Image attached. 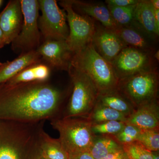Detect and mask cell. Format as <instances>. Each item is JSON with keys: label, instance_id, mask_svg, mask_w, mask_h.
<instances>
[{"label": "cell", "instance_id": "1", "mask_svg": "<svg viewBox=\"0 0 159 159\" xmlns=\"http://www.w3.org/2000/svg\"><path fill=\"white\" fill-rule=\"evenodd\" d=\"M64 93L46 81L0 84V121L31 122L60 118Z\"/></svg>", "mask_w": 159, "mask_h": 159}, {"label": "cell", "instance_id": "2", "mask_svg": "<svg viewBox=\"0 0 159 159\" xmlns=\"http://www.w3.org/2000/svg\"><path fill=\"white\" fill-rule=\"evenodd\" d=\"M45 121H0V159H39Z\"/></svg>", "mask_w": 159, "mask_h": 159}, {"label": "cell", "instance_id": "3", "mask_svg": "<svg viewBox=\"0 0 159 159\" xmlns=\"http://www.w3.org/2000/svg\"><path fill=\"white\" fill-rule=\"evenodd\" d=\"M70 65L90 78L99 94L118 90L119 80L112 66L97 53L92 43L74 54Z\"/></svg>", "mask_w": 159, "mask_h": 159}, {"label": "cell", "instance_id": "4", "mask_svg": "<svg viewBox=\"0 0 159 159\" xmlns=\"http://www.w3.org/2000/svg\"><path fill=\"white\" fill-rule=\"evenodd\" d=\"M51 124L59 133L60 141L69 155L89 152L96 135L87 117H61L51 120Z\"/></svg>", "mask_w": 159, "mask_h": 159}, {"label": "cell", "instance_id": "5", "mask_svg": "<svg viewBox=\"0 0 159 159\" xmlns=\"http://www.w3.org/2000/svg\"><path fill=\"white\" fill-rule=\"evenodd\" d=\"M68 72L73 90L62 117H87L97 104L98 91L90 78L83 72L71 65Z\"/></svg>", "mask_w": 159, "mask_h": 159}, {"label": "cell", "instance_id": "6", "mask_svg": "<svg viewBox=\"0 0 159 159\" xmlns=\"http://www.w3.org/2000/svg\"><path fill=\"white\" fill-rule=\"evenodd\" d=\"M158 85L156 68L119 80L118 90L136 108L157 99Z\"/></svg>", "mask_w": 159, "mask_h": 159}, {"label": "cell", "instance_id": "7", "mask_svg": "<svg viewBox=\"0 0 159 159\" xmlns=\"http://www.w3.org/2000/svg\"><path fill=\"white\" fill-rule=\"evenodd\" d=\"M23 22L19 34L12 41V49L21 54L36 51L40 46L38 27L39 4L36 0H21Z\"/></svg>", "mask_w": 159, "mask_h": 159}, {"label": "cell", "instance_id": "8", "mask_svg": "<svg viewBox=\"0 0 159 159\" xmlns=\"http://www.w3.org/2000/svg\"><path fill=\"white\" fill-rule=\"evenodd\" d=\"M65 11L69 34L66 42L74 54L90 43L95 33L96 22L91 17L80 14L73 9L70 1L60 2Z\"/></svg>", "mask_w": 159, "mask_h": 159}, {"label": "cell", "instance_id": "9", "mask_svg": "<svg viewBox=\"0 0 159 159\" xmlns=\"http://www.w3.org/2000/svg\"><path fill=\"white\" fill-rule=\"evenodd\" d=\"M38 2L42 12L38 18L39 29L45 40H66L69 29L65 11L59 8L55 0Z\"/></svg>", "mask_w": 159, "mask_h": 159}, {"label": "cell", "instance_id": "10", "mask_svg": "<svg viewBox=\"0 0 159 159\" xmlns=\"http://www.w3.org/2000/svg\"><path fill=\"white\" fill-rule=\"evenodd\" d=\"M153 54L127 47L111 62L119 80L157 68Z\"/></svg>", "mask_w": 159, "mask_h": 159}, {"label": "cell", "instance_id": "11", "mask_svg": "<svg viewBox=\"0 0 159 159\" xmlns=\"http://www.w3.org/2000/svg\"><path fill=\"white\" fill-rule=\"evenodd\" d=\"M37 51L49 67L68 71L74 54L66 40H46L40 45Z\"/></svg>", "mask_w": 159, "mask_h": 159}, {"label": "cell", "instance_id": "12", "mask_svg": "<svg viewBox=\"0 0 159 159\" xmlns=\"http://www.w3.org/2000/svg\"><path fill=\"white\" fill-rule=\"evenodd\" d=\"M91 43L97 53L110 63L127 47L113 31L97 24Z\"/></svg>", "mask_w": 159, "mask_h": 159}, {"label": "cell", "instance_id": "13", "mask_svg": "<svg viewBox=\"0 0 159 159\" xmlns=\"http://www.w3.org/2000/svg\"><path fill=\"white\" fill-rule=\"evenodd\" d=\"M23 22L21 1H9L0 13V28L2 31L5 45L12 43L17 37Z\"/></svg>", "mask_w": 159, "mask_h": 159}, {"label": "cell", "instance_id": "14", "mask_svg": "<svg viewBox=\"0 0 159 159\" xmlns=\"http://www.w3.org/2000/svg\"><path fill=\"white\" fill-rule=\"evenodd\" d=\"M125 123L142 129H159V106L157 99L135 108L127 117Z\"/></svg>", "mask_w": 159, "mask_h": 159}, {"label": "cell", "instance_id": "15", "mask_svg": "<svg viewBox=\"0 0 159 159\" xmlns=\"http://www.w3.org/2000/svg\"><path fill=\"white\" fill-rule=\"evenodd\" d=\"M70 2L77 13L91 17L107 29L114 30L119 27L114 20L106 4L77 0H71Z\"/></svg>", "mask_w": 159, "mask_h": 159}, {"label": "cell", "instance_id": "16", "mask_svg": "<svg viewBox=\"0 0 159 159\" xmlns=\"http://www.w3.org/2000/svg\"><path fill=\"white\" fill-rule=\"evenodd\" d=\"M127 47L153 54L155 52L152 38L145 32L129 27L119 26L112 30Z\"/></svg>", "mask_w": 159, "mask_h": 159}, {"label": "cell", "instance_id": "17", "mask_svg": "<svg viewBox=\"0 0 159 159\" xmlns=\"http://www.w3.org/2000/svg\"><path fill=\"white\" fill-rule=\"evenodd\" d=\"M41 57L36 51L21 54L11 61L0 65V84L6 82L24 69L40 62Z\"/></svg>", "mask_w": 159, "mask_h": 159}, {"label": "cell", "instance_id": "18", "mask_svg": "<svg viewBox=\"0 0 159 159\" xmlns=\"http://www.w3.org/2000/svg\"><path fill=\"white\" fill-rule=\"evenodd\" d=\"M134 19L143 32L154 39L158 37L159 29L157 27L154 8L150 1L139 0L135 8Z\"/></svg>", "mask_w": 159, "mask_h": 159}, {"label": "cell", "instance_id": "19", "mask_svg": "<svg viewBox=\"0 0 159 159\" xmlns=\"http://www.w3.org/2000/svg\"><path fill=\"white\" fill-rule=\"evenodd\" d=\"M50 75V67L45 64L33 65L24 69L8 81L4 83L8 85L48 80Z\"/></svg>", "mask_w": 159, "mask_h": 159}, {"label": "cell", "instance_id": "20", "mask_svg": "<svg viewBox=\"0 0 159 159\" xmlns=\"http://www.w3.org/2000/svg\"><path fill=\"white\" fill-rule=\"evenodd\" d=\"M97 103L129 116L135 109L128 99L118 91L99 94Z\"/></svg>", "mask_w": 159, "mask_h": 159}, {"label": "cell", "instance_id": "21", "mask_svg": "<svg viewBox=\"0 0 159 159\" xmlns=\"http://www.w3.org/2000/svg\"><path fill=\"white\" fill-rule=\"evenodd\" d=\"M122 148V145L112 137L96 135L89 152L94 159H102L110 153Z\"/></svg>", "mask_w": 159, "mask_h": 159}, {"label": "cell", "instance_id": "22", "mask_svg": "<svg viewBox=\"0 0 159 159\" xmlns=\"http://www.w3.org/2000/svg\"><path fill=\"white\" fill-rule=\"evenodd\" d=\"M42 156L49 159H69V155L59 139H54L45 132L41 145Z\"/></svg>", "mask_w": 159, "mask_h": 159}, {"label": "cell", "instance_id": "23", "mask_svg": "<svg viewBox=\"0 0 159 159\" xmlns=\"http://www.w3.org/2000/svg\"><path fill=\"white\" fill-rule=\"evenodd\" d=\"M128 116L107 107L97 103L87 117L92 124L111 121L125 122Z\"/></svg>", "mask_w": 159, "mask_h": 159}, {"label": "cell", "instance_id": "24", "mask_svg": "<svg viewBox=\"0 0 159 159\" xmlns=\"http://www.w3.org/2000/svg\"><path fill=\"white\" fill-rule=\"evenodd\" d=\"M136 5L124 7L108 5L107 6L114 20L118 26L133 28L142 31L135 21L134 10Z\"/></svg>", "mask_w": 159, "mask_h": 159}, {"label": "cell", "instance_id": "25", "mask_svg": "<svg viewBox=\"0 0 159 159\" xmlns=\"http://www.w3.org/2000/svg\"><path fill=\"white\" fill-rule=\"evenodd\" d=\"M125 125L122 121H107L92 124L91 129L95 135L112 136L120 132Z\"/></svg>", "mask_w": 159, "mask_h": 159}, {"label": "cell", "instance_id": "26", "mask_svg": "<svg viewBox=\"0 0 159 159\" xmlns=\"http://www.w3.org/2000/svg\"><path fill=\"white\" fill-rule=\"evenodd\" d=\"M137 141L152 152H159V129H142Z\"/></svg>", "mask_w": 159, "mask_h": 159}, {"label": "cell", "instance_id": "27", "mask_svg": "<svg viewBox=\"0 0 159 159\" xmlns=\"http://www.w3.org/2000/svg\"><path fill=\"white\" fill-rule=\"evenodd\" d=\"M122 147L129 159H153V152L138 141L122 145Z\"/></svg>", "mask_w": 159, "mask_h": 159}, {"label": "cell", "instance_id": "28", "mask_svg": "<svg viewBox=\"0 0 159 159\" xmlns=\"http://www.w3.org/2000/svg\"><path fill=\"white\" fill-rule=\"evenodd\" d=\"M142 129L133 125L125 124L120 132L110 136L121 145L129 144L137 141Z\"/></svg>", "mask_w": 159, "mask_h": 159}, {"label": "cell", "instance_id": "29", "mask_svg": "<svg viewBox=\"0 0 159 159\" xmlns=\"http://www.w3.org/2000/svg\"><path fill=\"white\" fill-rule=\"evenodd\" d=\"M139 2V0H106L105 2L108 6L124 7L136 5Z\"/></svg>", "mask_w": 159, "mask_h": 159}, {"label": "cell", "instance_id": "30", "mask_svg": "<svg viewBox=\"0 0 159 159\" xmlns=\"http://www.w3.org/2000/svg\"><path fill=\"white\" fill-rule=\"evenodd\" d=\"M102 159H129L123 148H121L107 155Z\"/></svg>", "mask_w": 159, "mask_h": 159}, {"label": "cell", "instance_id": "31", "mask_svg": "<svg viewBox=\"0 0 159 159\" xmlns=\"http://www.w3.org/2000/svg\"><path fill=\"white\" fill-rule=\"evenodd\" d=\"M69 159H94L89 152L69 155Z\"/></svg>", "mask_w": 159, "mask_h": 159}, {"label": "cell", "instance_id": "32", "mask_svg": "<svg viewBox=\"0 0 159 159\" xmlns=\"http://www.w3.org/2000/svg\"><path fill=\"white\" fill-rule=\"evenodd\" d=\"M154 12L155 19L157 27L159 29V10L154 8Z\"/></svg>", "mask_w": 159, "mask_h": 159}, {"label": "cell", "instance_id": "33", "mask_svg": "<svg viewBox=\"0 0 159 159\" xmlns=\"http://www.w3.org/2000/svg\"><path fill=\"white\" fill-rule=\"evenodd\" d=\"M5 45L4 43V36H3L2 31L0 28V48H2Z\"/></svg>", "mask_w": 159, "mask_h": 159}, {"label": "cell", "instance_id": "34", "mask_svg": "<svg viewBox=\"0 0 159 159\" xmlns=\"http://www.w3.org/2000/svg\"><path fill=\"white\" fill-rule=\"evenodd\" d=\"M152 5L155 9L159 10V0H150Z\"/></svg>", "mask_w": 159, "mask_h": 159}, {"label": "cell", "instance_id": "35", "mask_svg": "<svg viewBox=\"0 0 159 159\" xmlns=\"http://www.w3.org/2000/svg\"><path fill=\"white\" fill-rule=\"evenodd\" d=\"M153 57L155 59L158 61L159 59V50L155 51L153 54Z\"/></svg>", "mask_w": 159, "mask_h": 159}, {"label": "cell", "instance_id": "36", "mask_svg": "<svg viewBox=\"0 0 159 159\" xmlns=\"http://www.w3.org/2000/svg\"><path fill=\"white\" fill-rule=\"evenodd\" d=\"M153 159H159V155L158 152H153Z\"/></svg>", "mask_w": 159, "mask_h": 159}, {"label": "cell", "instance_id": "37", "mask_svg": "<svg viewBox=\"0 0 159 159\" xmlns=\"http://www.w3.org/2000/svg\"><path fill=\"white\" fill-rule=\"evenodd\" d=\"M39 159H49L48 158H47L43 156H41L40 157V158Z\"/></svg>", "mask_w": 159, "mask_h": 159}, {"label": "cell", "instance_id": "38", "mask_svg": "<svg viewBox=\"0 0 159 159\" xmlns=\"http://www.w3.org/2000/svg\"><path fill=\"white\" fill-rule=\"evenodd\" d=\"M2 0H0V6H1V4H2Z\"/></svg>", "mask_w": 159, "mask_h": 159}, {"label": "cell", "instance_id": "39", "mask_svg": "<svg viewBox=\"0 0 159 159\" xmlns=\"http://www.w3.org/2000/svg\"><path fill=\"white\" fill-rule=\"evenodd\" d=\"M1 63H0V65H1Z\"/></svg>", "mask_w": 159, "mask_h": 159}]
</instances>
